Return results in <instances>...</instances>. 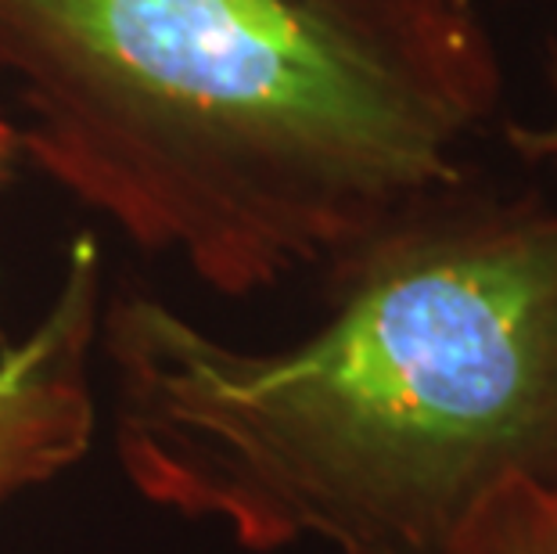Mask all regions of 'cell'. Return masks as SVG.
Instances as JSON below:
<instances>
[{
	"mask_svg": "<svg viewBox=\"0 0 557 554\" xmlns=\"http://www.w3.org/2000/svg\"><path fill=\"white\" fill-rule=\"evenodd\" d=\"M140 497L245 551L460 554L511 482L557 493V209L471 184L327 267V317L277 349L140 292L98 328Z\"/></svg>",
	"mask_w": 557,
	"mask_h": 554,
	"instance_id": "obj_1",
	"label": "cell"
},
{
	"mask_svg": "<svg viewBox=\"0 0 557 554\" xmlns=\"http://www.w3.org/2000/svg\"><path fill=\"white\" fill-rule=\"evenodd\" d=\"M460 554H557V493L504 487L468 526Z\"/></svg>",
	"mask_w": 557,
	"mask_h": 554,
	"instance_id": "obj_4",
	"label": "cell"
},
{
	"mask_svg": "<svg viewBox=\"0 0 557 554\" xmlns=\"http://www.w3.org/2000/svg\"><path fill=\"white\" fill-rule=\"evenodd\" d=\"M18 156H22L18 126L0 115V187L11 181V173H15V167H18Z\"/></svg>",
	"mask_w": 557,
	"mask_h": 554,
	"instance_id": "obj_6",
	"label": "cell"
},
{
	"mask_svg": "<svg viewBox=\"0 0 557 554\" xmlns=\"http://www.w3.org/2000/svg\"><path fill=\"white\" fill-rule=\"evenodd\" d=\"M22 156L223 296L468 184L504 76L475 0H0Z\"/></svg>",
	"mask_w": 557,
	"mask_h": 554,
	"instance_id": "obj_2",
	"label": "cell"
},
{
	"mask_svg": "<svg viewBox=\"0 0 557 554\" xmlns=\"http://www.w3.org/2000/svg\"><path fill=\"white\" fill-rule=\"evenodd\" d=\"M550 84L557 94V44H554V58H550ZM507 145H511L521 159L529 162H550L557 170V120L550 126H507Z\"/></svg>",
	"mask_w": 557,
	"mask_h": 554,
	"instance_id": "obj_5",
	"label": "cell"
},
{
	"mask_svg": "<svg viewBox=\"0 0 557 554\" xmlns=\"http://www.w3.org/2000/svg\"><path fill=\"white\" fill-rule=\"evenodd\" d=\"M98 328L101 256L79 238L44 317L0 349V515L90 451Z\"/></svg>",
	"mask_w": 557,
	"mask_h": 554,
	"instance_id": "obj_3",
	"label": "cell"
}]
</instances>
